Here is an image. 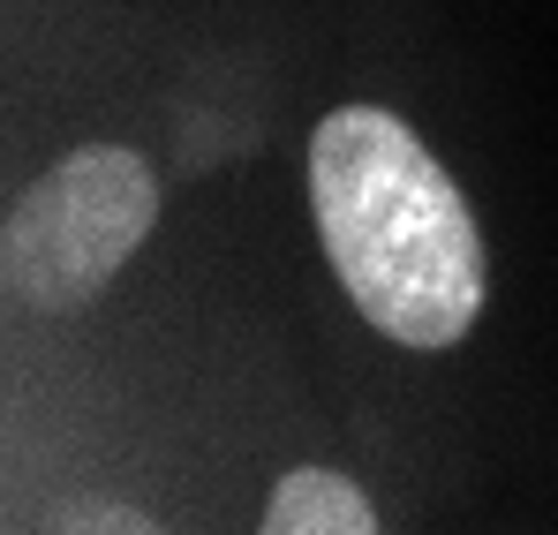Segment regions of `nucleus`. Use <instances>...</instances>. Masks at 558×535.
I'll list each match as a JSON object with an SVG mask.
<instances>
[{"label": "nucleus", "mask_w": 558, "mask_h": 535, "mask_svg": "<svg viewBox=\"0 0 558 535\" xmlns=\"http://www.w3.org/2000/svg\"><path fill=\"white\" fill-rule=\"evenodd\" d=\"M310 211L355 309L400 348H453L483 317V234L453 174L385 106H332L310 136Z\"/></svg>", "instance_id": "1"}, {"label": "nucleus", "mask_w": 558, "mask_h": 535, "mask_svg": "<svg viewBox=\"0 0 558 535\" xmlns=\"http://www.w3.org/2000/svg\"><path fill=\"white\" fill-rule=\"evenodd\" d=\"M151 219H159L151 159L121 144H84L15 196L0 227V294H15L23 309H84L144 250Z\"/></svg>", "instance_id": "2"}, {"label": "nucleus", "mask_w": 558, "mask_h": 535, "mask_svg": "<svg viewBox=\"0 0 558 535\" xmlns=\"http://www.w3.org/2000/svg\"><path fill=\"white\" fill-rule=\"evenodd\" d=\"M257 535H377V513L348 475H332V467H287L272 483V506H265Z\"/></svg>", "instance_id": "3"}, {"label": "nucleus", "mask_w": 558, "mask_h": 535, "mask_svg": "<svg viewBox=\"0 0 558 535\" xmlns=\"http://www.w3.org/2000/svg\"><path fill=\"white\" fill-rule=\"evenodd\" d=\"M53 535H167L159 521L129 513V506H61Z\"/></svg>", "instance_id": "4"}]
</instances>
